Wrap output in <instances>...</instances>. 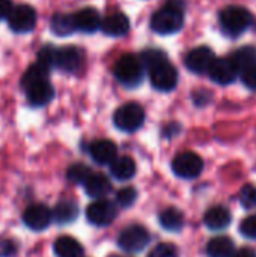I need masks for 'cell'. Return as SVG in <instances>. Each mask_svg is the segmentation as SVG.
I'll return each mask as SVG.
<instances>
[{
  "instance_id": "obj_1",
  "label": "cell",
  "mask_w": 256,
  "mask_h": 257,
  "mask_svg": "<svg viewBox=\"0 0 256 257\" xmlns=\"http://www.w3.org/2000/svg\"><path fill=\"white\" fill-rule=\"evenodd\" d=\"M184 24L183 0H169L151 18V29L158 35H172L181 30Z\"/></svg>"
},
{
  "instance_id": "obj_2",
  "label": "cell",
  "mask_w": 256,
  "mask_h": 257,
  "mask_svg": "<svg viewBox=\"0 0 256 257\" xmlns=\"http://www.w3.org/2000/svg\"><path fill=\"white\" fill-rule=\"evenodd\" d=\"M113 74L121 84L127 87H134L142 83L143 75H145V68L137 56L124 54L115 63Z\"/></svg>"
},
{
  "instance_id": "obj_3",
  "label": "cell",
  "mask_w": 256,
  "mask_h": 257,
  "mask_svg": "<svg viewBox=\"0 0 256 257\" xmlns=\"http://www.w3.org/2000/svg\"><path fill=\"white\" fill-rule=\"evenodd\" d=\"M252 24V14L243 6H228L220 12V26L229 36H238Z\"/></svg>"
},
{
  "instance_id": "obj_4",
  "label": "cell",
  "mask_w": 256,
  "mask_h": 257,
  "mask_svg": "<svg viewBox=\"0 0 256 257\" xmlns=\"http://www.w3.org/2000/svg\"><path fill=\"white\" fill-rule=\"evenodd\" d=\"M113 122L118 130L125 133L137 131L145 122V111L136 102H128L119 107L113 116Z\"/></svg>"
},
{
  "instance_id": "obj_5",
  "label": "cell",
  "mask_w": 256,
  "mask_h": 257,
  "mask_svg": "<svg viewBox=\"0 0 256 257\" xmlns=\"http://www.w3.org/2000/svg\"><path fill=\"white\" fill-rule=\"evenodd\" d=\"M151 84L161 92H170L178 84V71L177 68L166 60L158 62L157 65L148 68Z\"/></svg>"
},
{
  "instance_id": "obj_6",
  "label": "cell",
  "mask_w": 256,
  "mask_h": 257,
  "mask_svg": "<svg viewBox=\"0 0 256 257\" xmlns=\"http://www.w3.org/2000/svg\"><path fill=\"white\" fill-rule=\"evenodd\" d=\"M151 236L143 226L133 224L125 227L118 238V245L127 253H139L146 248Z\"/></svg>"
},
{
  "instance_id": "obj_7",
  "label": "cell",
  "mask_w": 256,
  "mask_h": 257,
  "mask_svg": "<svg viewBox=\"0 0 256 257\" xmlns=\"http://www.w3.org/2000/svg\"><path fill=\"white\" fill-rule=\"evenodd\" d=\"M172 170L177 176L184 179L198 178L204 170L202 158L195 152H183L172 161Z\"/></svg>"
},
{
  "instance_id": "obj_8",
  "label": "cell",
  "mask_w": 256,
  "mask_h": 257,
  "mask_svg": "<svg viewBox=\"0 0 256 257\" xmlns=\"http://www.w3.org/2000/svg\"><path fill=\"white\" fill-rule=\"evenodd\" d=\"M9 27L17 33H27L36 24V12L29 5L12 6V11L8 17Z\"/></svg>"
},
{
  "instance_id": "obj_9",
  "label": "cell",
  "mask_w": 256,
  "mask_h": 257,
  "mask_svg": "<svg viewBox=\"0 0 256 257\" xmlns=\"http://www.w3.org/2000/svg\"><path fill=\"white\" fill-rule=\"evenodd\" d=\"M116 215H118L116 205L104 199L91 203L86 209V217L89 223L94 226H109L110 223H113Z\"/></svg>"
},
{
  "instance_id": "obj_10",
  "label": "cell",
  "mask_w": 256,
  "mask_h": 257,
  "mask_svg": "<svg viewBox=\"0 0 256 257\" xmlns=\"http://www.w3.org/2000/svg\"><path fill=\"white\" fill-rule=\"evenodd\" d=\"M51 220H53L51 211L42 203H35V205L27 206L24 214H23L24 224L29 229L36 230V232H41V230L47 229L50 226Z\"/></svg>"
},
{
  "instance_id": "obj_11",
  "label": "cell",
  "mask_w": 256,
  "mask_h": 257,
  "mask_svg": "<svg viewBox=\"0 0 256 257\" xmlns=\"http://www.w3.org/2000/svg\"><path fill=\"white\" fill-rule=\"evenodd\" d=\"M214 59L216 57L211 48L198 47L189 51V54L186 56V66L195 74H204V72H208Z\"/></svg>"
},
{
  "instance_id": "obj_12",
  "label": "cell",
  "mask_w": 256,
  "mask_h": 257,
  "mask_svg": "<svg viewBox=\"0 0 256 257\" xmlns=\"http://www.w3.org/2000/svg\"><path fill=\"white\" fill-rule=\"evenodd\" d=\"M83 65V54L77 47L66 45L56 51L54 66L60 68L65 72H77Z\"/></svg>"
},
{
  "instance_id": "obj_13",
  "label": "cell",
  "mask_w": 256,
  "mask_h": 257,
  "mask_svg": "<svg viewBox=\"0 0 256 257\" xmlns=\"http://www.w3.org/2000/svg\"><path fill=\"white\" fill-rule=\"evenodd\" d=\"M208 74L210 78L217 84H231L235 80L238 71L229 57L226 59L223 57V59H214L213 65L208 69Z\"/></svg>"
},
{
  "instance_id": "obj_14",
  "label": "cell",
  "mask_w": 256,
  "mask_h": 257,
  "mask_svg": "<svg viewBox=\"0 0 256 257\" xmlns=\"http://www.w3.org/2000/svg\"><path fill=\"white\" fill-rule=\"evenodd\" d=\"M72 17H74L75 30H80L84 33H92L100 29L101 18L95 8H83Z\"/></svg>"
},
{
  "instance_id": "obj_15",
  "label": "cell",
  "mask_w": 256,
  "mask_h": 257,
  "mask_svg": "<svg viewBox=\"0 0 256 257\" xmlns=\"http://www.w3.org/2000/svg\"><path fill=\"white\" fill-rule=\"evenodd\" d=\"M100 29L109 36H124L130 30V20L124 14H110L101 20Z\"/></svg>"
},
{
  "instance_id": "obj_16",
  "label": "cell",
  "mask_w": 256,
  "mask_h": 257,
  "mask_svg": "<svg viewBox=\"0 0 256 257\" xmlns=\"http://www.w3.org/2000/svg\"><path fill=\"white\" fill-rule=\"evenodd\" d=\"M26 93H27V99L32 105L42 107V105H47L53 99L54 87L51 86V83L48 80H45V81H41V83H36V84L27 87Z\"/></svg>"
},
{
  "instance_id": "obj_17",
  "label": "cell",
  "mask_w": 256,
  "mask_h": 257,
  "mask_svg": "<svg viewBox=\"0 0 256 257\" xmlns=\"http://www.w3.org/2000/svg\"><path fill=\"white\" fill-rule=\"evenodd\" d=\"M89 154L95 163L110 164L118 155V148L110 140H97L89 146Z\"/></svg>"
},
{
  "instance_id": "obj_18",
  "label": "cell",
  "mask_w": 256,
  "mask_h": 257,
  "mask_svg": "<svg viewBox=\"0 0 256 257\" xmlns=\"http://www.w3.org/2000/svg\"><path fill=\"white\" fill-rule=\"evenodd\" d=\"M231 212L223 206H213L207 211L204 221L205 226L211 230H223L231 224Z\"/></svg>"
},
{
  "instance_id": "obj_19",
  "label": "cell",
  "mask_w": 256,
  "mask_h": 257,
  "mask_svg": "<svg viewBox=\"0 0 256 257\" xmlns=\"http://www.w3.org/2000/svg\"><path fill=\"white\" fill-rule=\"evenodd\" d=\"M84 190L91 197H95L100 200L109 194V191L112 190V185L107 176L101 173H92L84 182Z\"/></svg>"
},
{
  "instance_id": "obj_20",
  "label": "cell",
  "mask_w": 256,
  "mask_h": 257,
  "mask_svg": "<svg viewBox=\"0 0 256 257\" xmlns=\"http://www.w3.org/2000/svg\"><path fill=\"white\" fill-rule=\"evenodd\" d=\"M109 166L110 173L119 181H128L136 175V163L131 157H116Z\"/></svg>"
},
{
  "instance_id": "obj_21",
  "label": "cell",
  "mask_w": 256,
  "mask_h": 257,
  "mask_svg": "<svg viewBox=\"0 0 256 257\" xmlns=\"http://www.w3.org/2000/svg\"><path fill=\"white\" fill-rule=\"evenodd\" d=\"M54 253L57 257H81V244L71 236H60L54 242Z\"/></svg>"
},
{
  "instance_id": "obj_22",
  "label": "cell",
  "mask_w": 256,
  "mask_h": 257,
  "mask_svg": "<svg viewBox=\"0 0 256 257\" xmlns=\"http://www.w3.org/2000/svg\"><path fill=\"white\" fill-rule=\"evenodd\" d=\"M51 215H53L56 223L69 224L78 217V206L71 200H62L54 206Z\"/></svg>"
},
{
  "instance_id": "obj_23",
  "label": "cell",
  "mask_w": 256,
  "mask_h": 257,
  "mask_svg": "<svg viewBox=\"0 0 256 257\" xmlns=\"http://www.w3.org/2000/svg\"><path fill=\"white\" fill-rule=\"evenodd\" d=\"M50 29L57 36H69L71 33L75 32L74 17L69 14H62V12L54 14L50 21Z\"/></svg>"
},
{
  "instance_id": "obj_24",
  "label": "cell",
  "mask_w": 256,
  "mask_h": 257,
  "mask_svg": "<svg viewBox=\"0 0 256 257\" xmlns=\"http://www.w3.org/2000/svg\"><path fill=\"white\" fill-rule=\"evenodd\" d=\"M234 251V242L228 236L213 238L207 245L208 257H231Z\"/></svg>"
},
{
  "instance_id": "obj_25",
  "label": "cell",
  "mask_w": 256,
  "mask_h": 257,
  "mask_svg": "<svg viewBox=\"0 0 256 257\" xmlns=\"http://www.w3.org/2000/svg\"><path fill=\"white\" fill-rule=\"evenodd\" d=\"M160 224L169 232H180L184 227V215L177 208H167L160 214Z\"/></svg>"
},
{
  "instance_id": "obj_26",
  "label": "cell",
  "mask_w": 256,
  "mask_h": 257,
  "mask_svg": "<svg viewBox=\"0 0 256 257\" xmlns=\"http://www.w3.org/2000/svg\"><path fill=\"white\" fill-rule=\"evenodd\" d=\"M229 59L234 63V66L237 68V71L241 72L246 68H249V66H252V65L256 63V48L249 47V45L241 47L240 50L234 51Z\"/></svg>"
},
{
  "instance_id": "obj_27",
  "label": "cell",
  "mask_w": 256,
  "mask_h": 257,
  "mask_svg": "<svg viewBox=\"0 0 256 257\" xmlns=\"http://www.w3.org/2000/svg\"><path fill=\"white\" fill-rule=\"evenodd\" d=\"M48 72H50V69L45 68V66H42V65H39L38 62L33 63V65H30L29 69L24 72V75L21 78L23 89L26 90L27 87H30V86H33L36 83H41V81L48 80Z\"/></svg>"
},
{
  "instance_id": "obj_28",
  "label": "cell",
  "mask_w": 256,
  "mask_h": 257,
  "mask_svg": "<svg viewBox=\"0 0 256 257\" xmlns=\"http://www.w3.org/2000/svg\"><path fill=\"white\" fill-rule=\"evenodd\" d=\"M91 175H92L91 169L86 167L84 164H74L68 169V173H66L68 179L75 184H84Z\"/></svg>"
},
{
  "instance_id": "obj_29",
  "label": "cell",
  "mask_w": 256,
  "mask_h": 257,
  "mask_svg": "<svg viewBox=\"0 0 256 257\" xmlns=\"http://www.w3.org/2000/svg\"><path fill=\"white\" fill-rule=\"evenodd\" d=\"M143 68H151L154 65H157L158 62L161 60H166V54L160 50H155V48H151V50H146L142 53V56L139 57Z\"/></svg>"
},
{
  "instance_id": "obj_30",
  "label": "cell",
  "mask_w": 256,
  "mask_h": 257,
  "mask_svg": "<svg viewBox=\"0 0 256 257\" xmlns=\"http://www.w3.org/2000/svg\"><path fill=\"white\" fill-rule=\"evenodd\" d=\"M137 199V191L133 187H125L122 190L118 191L116 194V202L122 206V208H130Z\"/></svg>"
},
{
  "instance_id": "obj_31",
  "label": "cell",
  "mask_w": 256,
  "mask_h": 257,
  "mask_svg": "<svg viewBox=\"0 0 256 257\" xmlns=\"http://www.w3.org/2000/svg\"><path fill=\"white\" fill-rule=\"evenodd\" d=\"M56 48H53L51 45H45L44 48H41V51L38 53V63L45 66V68H51L56 63Z\"/></svg>"
},
{
  "instance_id": "obj_32",
  "label": "cell",
  "mask_w": 256,
  "mask_h": 257,
  "mask_svg": "<svg viewBox=\"0 0 256 257\" xmlns=\"http://www.w3.org/2000/svg\"><path fill=\"white\" fill-rule=\"evenodd\" d=\"M240 202L246 209L256 208V185H244L240 193Z\"/></svg>"
},
{
  "instance_id": "obj_33",
  "label": "cell",
  "mask_w": 256,
  "mask_h": 257,
  "mask_svg": "<svg viewBox=\"0 0 256 257\" xmlns=\"http://www.w3.org/2000/svg\"><path fill=\"white\" fill-rule=\"evenodd\" d=\"M149 257H180V253L174 244L163 242L152 248V251L149 253Z\"/></svg>"
},
{
  "instance_id": "obj_34",
  "label": "cell",
  "mask_w": 256,
  "mask_h": 257,
  "mask_svg": "<svg viewBox=\"0 0 256 257\" xmlns=\"http://www.w3.org/2000/svg\"><path fill=\"white\" fill-rule=\"evenodd\" d=\"M240 232L244 238L256 239V214L244 218L240 224Z\"/></svg>"
},
{
  "instance_id": "obj_35",
  "label": "cell",
  "mask_w": 256,
  "mask_h": 257,
  "mask_svg": "<svg viewBox=\"0 0 256 257\" xmlns=\"http://www.w3.org/2000/svg\"><path fill=\"white\" fill-rule=\"evenodd\" d=\"M241 81L249 89H256V63L241 71Z\"/></svg>"
},
{
  "instance_id": "obj_36",
  "label": "cell",
  "mask_w": 256,
  "mask_h": 257,
  "mask_svg": "<svg viewBox=\"0 0 256 257\" xmlns=\"http://www.w3.org/2000/svg\"><path fill=\"white\" fill-rule=\"evenodd\" d=\"M17 253V244L12 239H0V257H12Z\"/></svg>"
},
{
  "instance_id": "obj_37",
  "label": "cell",
  "mask_w": 256,
  "mask_h": 257,
  "mask_svg": "<svg viewBox=\"0 0 256 257\" xmlns=\"http://www.w3.org/2000/svg\"><path fill=\"white\" fill-rule=\"evenodd\" d=\"M12 11V2L11 0H0V20L8 18Z\"/></svg>"
},
{
  "instance_id": "obj_38",
  "label": "cell",
  "mask_w": 256,
  "mask_h": 257,
  "mask_svg": "<svg viewBox=\"0 0 256 257\" xmlns=\"http://www.w3.org/2000/svg\"><path fill=\"white\" fill-rule=\"evenodd\" d=\"M231 257H256V253L252 248H240L232 253Z\"/></svg>"
},
{
  "instance_id": "obj_39",
  "label": "cell",
  "mask_w": 256,
  "mask_h": 257,
  "mask_svg": "<svg viewBox=\"0 0 256 257\" xmlns=\"http://www.w3.org/2000/svg\"><path fill=\"white\" fill-rule=\"evenodd\" d=\"M112 257H118V256H112Z\"/></svg>"
}]
</instances>
